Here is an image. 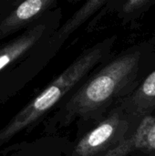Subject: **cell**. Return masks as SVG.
Listing matches in <instances>:
<instances>
[{"instance_id": "1", "label": "cell", "mask_w": 155, "mask_h": 156, "mask_svg": "<svg viewBox=\"0 0 155 156\" xmlns=\"http://www.w3.org/2000/svg\"><path fill=\"white\" fill-rule=\"evenodd\" d=\"M140 51L120 56L85 82L64 107L66 122L75 118H90L106 108L136 77Z\"/></svg>"}, {"instance_id": "2", "label": "cell", "mask_w": 155, "mask_h": 156, "mask_svg": "<svg viewBox=\"0 0 155 156\" xmlns=\"http://www.w3.org/2000/svg\"><path fill=\"white\" fill-rule=\"evenodd\" d=\"M108 46L109 44L100 43L83 52L0 132V144L32 124L56 105L102 59Z\"/></svg>"}, {"instance_id": "3", "label": "cell", "mask_w": 155, "mask_h": 156, "mask_svg": "<svg viewBox=\"0 0 155 156\" xmlns=\"http://www.w3.org/2000/svg\"><path fill=\"white\" fill-rule=\"evenodd\" d=\"M127 123L120 111L113 112L94 129L86 133L78 143L73 156H93L114 144L122 138Z\"/></svg>"}, {"instance_id": "4", "label": "cell", "mask_w": 155, "mask_h": 156, "mask_svg": "<svg viewBox=\"0 0 155 156\" xmlns=\"http://www.w3.org/2000/svg\"><path fill=\"white\" fill-rule=\"evenodd\" d=\"M54 4V0H26L22 2L0 23V39L32 22Z\"/></svg>"}, {"instance_id": "5", "label": "cell", "mask_w": 155, "mask_h": 156, "mask_svg": "<svg viewBox=\"0 0 155 156\" xmlns=\"http://www.w3.org/2000/svg\"><path fill=\"white\" fill-rule=\"evenodd\" d=\"M44 25H37L0 49V70L27 51L42 36Z\"/></svg>"}, {"instance_id": "6", "label": "cell", "mask_w": 155, "mask_h": 156, "mask_svg": "<svg viewBox=\"0 0 155 156\" xmlns=\"http://www.w3.org/2000/svg\"><path fill=\"white\" fill-rule=\"evenodd\" d=\"M128 107L137 114H145L155 109V70L129 99Z\"/></svg>"}, {"instance_id": "7", "label": "cell", "mask_w": 155, "mask_h": 156, "mask_svg": "<svg viewBox=\"0 0 155 156\" xmlns=\"http://www.w3.org/2000/svg\"><path fill=\"white\" fill-rule=\"evenodd\" d=\"M151 120L152 116H146L131 137L121 141L104 156H125L135 150H147V134Z\"/></svg>"}, {"instance_id": "8", "label": "cell", "mask_w": 155, "mask_h": 156, "mask_svg": "<svg viewBox=\"0 0 155 156\" xmlns=\"http://www.w3.org/2000/svg\"><path fill=\"white\" fill-rule=\"evenodd\" d=\"M107 1L105 0H90L87 1L74 15L59 28L58 33L55 35V39L58 41H63L72 32H74L79 26L86 22L94 13L100 10Z\"/></svg>"}, {"instance_id": "9", "label": "cell", "mask_w": 155, "mask_h": 156, "mask_svg": "<svg viewBox=\"0 0 155 156\" xmlns=\"http://www.w3.org/2000/svg\"><path fill=\"white\" fill-rule=\"evenodd\" d=\"M118 6V14L124 20L132 19L147 9H149L153 5L155 4V1L153 0H127L125 2L119 3Z\"/></svg>"}, {"instance_id": "10", "label": "cell", "mask_w": 155, "mask_h": 156, "mask_svg": "<svg viewBox=\"0 0 155 156\" xmlns=\"http://www.w3.org/2000/svg\"><path fill=\"white\" fill-rule=\"evenodd\" d=\"M147 150H155V117L153 116L147 134Z\"/></svg>"}]
</instances>
